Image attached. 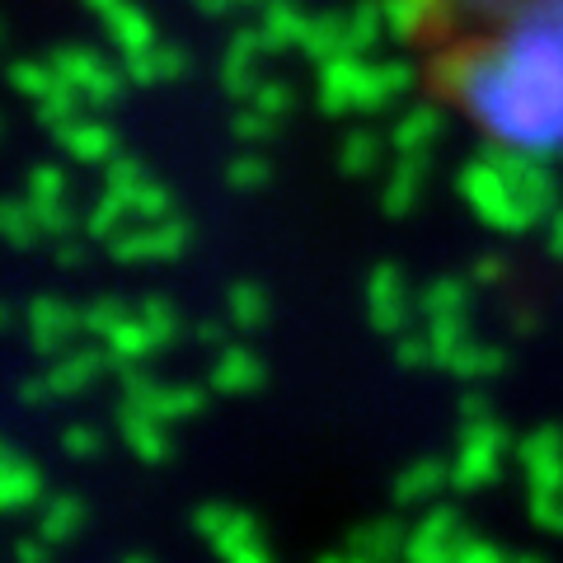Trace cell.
<instances>
[{"mask_svg":"<svg viewBox=\"0 0 563 563\" xmlns=\"http://www.w3.org/2000/svg\"><path fill=\"white\" fill-rule=\"evenodd\" d=\"M418 95L474 146L563 161V0H385Z\"/></svg>","mask_w":563,"mask_h":563,"instance_id":"6da1fadb","label":"cell"}]
</instances>
